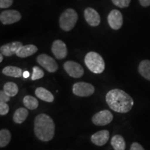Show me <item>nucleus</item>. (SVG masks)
<instances>
[{
	"label": "nucleus",
	"mask_w": 150,
	"mask_h": 150,
	"mask_svg": "<svg viewBox=\"0 0 150 150\" xmlns=\"http://www.w3.org/2000/svg\"><path fill=\"white\" fill-rule=\"evenodd\" d=\"M73 93L79 97H88L95 93V87L86 82H77L73 85Z\"/></svg>",
	"instance_id": "5"
},
{
	"label": "nucleus",
	"mask_w": 150,
	"mask_h": 150,
	"mask_svg": "<svg viewBox=\"0 0 150 150\" xmlns=\"http://www.w3.org/2000/svg\"><path fill=\"white\" fill-rule=\"evenodd\" d=\"M55 125L53 120L45 113L39 114L35 118L34 133L40 140L48 142L54 138Z\"/></svg>",
	"instance_id": "2"
},
{
	"label": "nucleus",
	"mask_w": 150,
	"mask_h": 150,
	"mask_svg": "<svg viewBox=\"0 0 150 150\" xmlns=\"http://www.w3.org/2000/svg\"><path fill=\"white\" fill-rule=\"evenodd\" d=\"M85 64L88 68L95 74H101L105 69V63L100 54L90 52L85 56Z\"/></svg>",
	"instance_id": "3"
},
{
	"label": "nucleus",
	"mask_w": 150,
	"mask_h": 150,
	"mask_svg": "<svg viewBox=\"0 0 150 150\" xmlns=\"http://www.w3.org/2000/svg\"><path fill=\"white\" fill-rule=\"evenodd\" d=\"M10 96L7 95L4 91H0V102H8L10 100Z\"/></svg>",
	"instance_id": "28"
},
{
	"label": "nucleus",
	"mask_w": 150,
	"mask_h": 150,
	"mask_svg": "<svg viewBox=\"0 0 150 150\" xmlns=\"http://www.w3.org/2000/svg\"><path fill=\"white\" fill-rule=\"evenodd\" d=\"M11 139V132L8 129H1L0 131V147H4L8 145Z\"/></svg>",
	"instance_id": "22"
},
{
	"label": "nucleus",
	"mask_w": 150,
	"mask_h": 150,
	"mask_svg": "<svg viewBox=\"0 0 150 150\" xmlns=\"http://www.w3.org/2000/svg\"><path fill=\"white\" fill-rule=\"evenodd\" d=\"M28 115H29V112L25 108H18L14 112L13 121L17 124H22L27 119Z\"/></svg>",
	"instance_id": "20"
},
{
	"label": "nucleus",
	"mask_w": 150,
	"mask_h": 150,
	"mask_svg": "<svg viewBox=\"0 0 150 150\" xmlns=\"http://www.w3.org/2000/svg\"><path fill=\"white\" fill-rule=\"evenodd\" d=\"M112 119L113 115L109 110H103L95 114L92 118V121L97 126H105L111 122Z\"/></svg>",
	"instance_id": "9"
},
{
	"label": "nucleus",
	"mask_w": 150,
	"mask_h": 150,
	"mask_svg": "<svg viewBox=\"0 0 150 150\" xmlns=\"http://www.w3.org/2000/svg\"><path fill=\"white\" fill-rule=\"evenodd\" d=\"M130 150H145V149L138 142H134L131 146Z\"/></svg>",
	"instance_id": "29"
},
{
	"label": "nucleus",
	"mask_w": 150,
	"mask_h": 150,
	"mask_svg": "<svg viewBox=\"0 0 150 150\" xmlns=\"http://www.w3.org/2000/svg\"><path fill=\"white\" fill-rule=\"evenodd\" d=\"M110 143L115 150H125L126 148L125 140L120 135H115L112 137Z\"/></svg>",
	"instance_id": "19"
},
{
	"label": "nucleus",
	"mask_w": 150,
	"mask_h": 150,
	"mask_svg": "<svg viewBox=\"0 0 150 150\" xmlns=\"http://www.w3.org/2000/svg\"><path fill=\"white\" fill-rule=\"evenodd\" d=\"M108 22L110 28L114 30H118L122 27L123 24V17L121 12L117 9H114L110 12L108 16Z\"/></svg>",
	"instance_id": "10"
},
{
	"label": "nucleus",
	"mask_w": 150,
	"mask_h": 150,
	"mask_svg": "<svg viewBox=\"0 0 150 150\" xmlns=\"http://www.w3.org/2000/svg\"><path fill=\"white\" fill-rule=\"evenodd\" d=\"M21 18V13L16 10H6L0 14L1 22L5 25L16 23L20 21Z\"/></svg>",
	"instance_id": "7"
},
{
	"label": "nucleus",
	"mask_w": 150,
	"mask_h": 150,
	"mask_svg": "<svg viewBox=\"0 0 150 150\" xmlns=\"http://www.w3.org/2000/svg\"><path fill=\"white\" fill-rule=\"evenodd\" d=\"M35 94L37 97H38L41 100L45 101V102H52L54 99V95H52L51 92L42 87L37 88L35 91Z\"/></svg>",
	"instance_id": "16"
},
{
	"label": "nucleus",
	"mask_w": 150,
	"mask_h": 150,
	"mask_svg": "<svg viewBox=\"0 0 150 150\" xmlns=\"http://www.w3.org/2000/svg\"><path fill=\"white\" fill-rule=\"evenodd\" d=\"M139 2L143 7H148L150 6V0H139Z\"/></svg>",
	"instance_id": "30"
},
{
	"label": "nucleus",
	"mask_w": 150,
	"mask_h": 150,
	"mask_svg": "<svg viewBox=\"0 0 150 150\" xmlns=\"http://www.w3.org/2000/svg\"><path fill=\"white\" fill-rule=\"evenodd\" d=\"M3 54H0V63H1V62H2V61H3Z\"/></svg>",
	"instance_id": "32"
},
{
	"label": "nucleus",
	"mask_w": 150,
	"mask_h": 150,
	"mask_svg": "<svg viewBox=\"0 0 150 150\" xmlns=\"http://www.w3.org/2000/svg\"><path fill=\"white\" fill-rule=\"evenodd\" d=\"M4 91L10 97H14L18 93V86L13 82H7L4 86Z\"/></svg>",
	"instance_id": "23"
},
{
	"label": "nucleus",
	"mask_w": 150,
	"mask_h": 150,
	"mask_svg": "<svg viewBox=\"0 0 150 150\" xmlns=\"http://www.w3.org/2000/svg\"><path fill=\"white\" fill-rule=\"evenodd\" d=\"M9 111V106L6 102H0V115H5Z\"/></svg>",
	"instance_id": "26"
},
{
	"label": "nucleus",
	"mask_w": 150,
	"mask_h": 150,
	"mask_svg": "<svg viewBox=\"0 0 150 150\" xmlns=\"http://www.w3.org/2000/svg\"><path fill=\"white\" fill-rule=\"evenodd\" d=\"M38 52V47L34 45H22L17 52L16 55L20 58H27Z\"/></svg>",
	"instance_id": "15"
},
{
	"label": "nucleus",
	"mask_w": 150,
	"mask_h": 150,
	"mask_svg": "<svg viewBox=\"0 0 150 150\" xmlns=\"http://www.w3.org/2000/svg\"><path fill=\"white\" fill-rule=\"evenodd\" d=\"M52 52L57 59L61 60L65 59L67 55L66 45L61 40H56L52 44Z\"/></svg>",
	"instance_id": "11"
},
{
	"label": "nucleus",
	"mask_w": 150,
	"mask_h": 150,
	"mask_svg": "<svg viewBox=\"0 0 150 150\" xmlns=\"http://www.w3.org/2000/svg\"><path fill=\"white\" fill-rule=\"evenodd\" d=\"M13 0H0V8H7L12 6Z\"/></svg>",
	"instance_id": "27"
},
{
	"label": "nucleus",
	"mask_w": 150,
	"mask_h": 150,
	"mask_svg": "<svg viewBox=\"0 0 150 150\" xmlns=\"http://www.w3.org/2000/svg\"><path fill=\"white\" fill-rule=\"evenodd\" d=\"M2 73L6 76L20 78L23 75L22 69L15 66H6L2 70Z\"/></svg>",
	"instance_id": "18"
},
{
	"label": "nucleus",
	"mask_w": 150,
	"mask_h": 150,
	"mask_svg": "<svg viewBox=\"0 0 150 150\" xmlns=\"http://www.w3.org/2000/svg\"><path fill=\"white\" fill-rule=\"evenodd\" d=\"M43 76H44V72L42 69L37 66L33 67V74L31 76V79L33 81L38 80L42 78Z\"/></svg>",
	"instance_id": "24"
},
{
	"label": "nucleus",
	"mask_w": 150,
	"mask_h": 150,
	"mask_svg": "<svg viewBox=\"0 0 150 150\" xmlns=\"http://www.w3.org/2000/svg\"><path fill=\"white\" fill-rule=\"evenodd\" d=\"M106 101L112 110L120 113L130 111L134 104L132 97L120 89L110 91L106 94Z\"/></svg>",
	"instance_id": "1"
},
{
	"label": "nucleus",
	"mask_w": 150,
	"mask_h": 150,
	"mask_svg": "<svg viewBox=\"0 0 150 150\" xmlns=\"http://www.w3.org/2000/svg\"><path fill=\"white\" fill-rule=\"evenodd\" d=\"M109 139V132L107 130H102L95 133L91 136V141L97 146H103Z\"/></svg>",
	"instance_id": "14"
},
{
	"label": "nucleus",
	"mask_w": 150,
	"mask_h": 150,
	"mask_svg": "<svg viewBox=\"0 0 150 150\" xmlns=\"http://www.w3.org/2000/svg\"><path fill=\"white\" fill-rule=\"evenodd\" d=\"M22 76H23V77L24 79H27V78L29 77L30 74H29V72H28V71H24V72H23V75H22Z\"/></svg>",
	"instance_id": "31"
},
{
	"label": "nucleus",
	"mask_w": 150,
	"mask_h": 150,
	"mask_svg": "<svg viewBox=\"0 0 150 150\" xmlns=\"http://www.w3.org/2000/svg\"><path fill=\"white\" fill-rule=\"evenodd\" d=\"M138 72L140 75L146 79L150 81V61L143 60L138 66Z\"/></svg>",
	"instance_id": "17"
},
{
	"label": "nucleus",
	"mask_w": 150,
	"mask_h": 150,
	"mask_svg": "<svg viewBox=\"0 0 150 150\" xmlns=\"http://www.w3.org/2000/svg\"><path fill=\"white\" fill-rule=\"evenodd\" d=\"M112 4L120 8H126L128 7L131 3V0H111Z\"/></svg>",
	"instance_id": "25"
},
{
	"label": "nucleus",
	"mask_w": 150,
	"mask_h": 150,
	"mask_svg": "<svg viewBox=\"0 0 150 150\" xmlns=\"http://www.w3.org/2000/svg\"><path fill=\"white\" fill-rule=\"evenodd\" d=\"M23 45L21 42L16 41L4 45L0 47L1 54L6 56H11L13 54H16L18 50Z\"/></svg>",
	"instance_id": "13"
},
{
	"label": "nucleus",
	"mask_w": 150,
	"mask_h": 150,
	"mask_svg": "<svg viewBox=\"0 0 150 150\" xmlns=\"http://www.w3.org/2000/svg\"><path fill=\"white\" fill-rule=\"evenodd\" d=\"M37 62L39 65L44 67L50 72H55L58 70V64L55 60L47 54H40L37 57Z\"/></svg>",
	"instance_id": "6"
},
{
	"label": "nucleus",
	"mask_w": 150,
	"mask_h": 150,
	"mask_svg": "<svg viewBox=\"0 0 150 150\" xmlns=\"http://www.w3.org/2000/svg\"><path fill=\"white\" fill-rule=\"evenodd\" d=\"M78 18L79 16L76 11L72 8H67L60 16V27L63 31H70L75 27Z\"/></svg>",
	"instance_id": "4"
},
{
	"label": "nucleus",
	"mask_w": 150,
	"mask_h": 150,
	"mask_svg": "<svg viewBox=\"0 0 150 150\" xmlns=\"http://www.w3.org/2000/svg\"><path fill=\"white\" fill-rule=\"evenodd\" d=\"M84 18L86 22L91 27H97L101 22V18L98 12L91 7L85 9Z\"/></svg>",
	"instance_id": "12"
},
{
	"label": "nucleus",
	"mask_w": 150,
	"mask_h": 150,
	"mask_svg": "<svg viewBox=\"0 0 150 150\" xmlns=\"http://www.w3.org/2000/svg\"><path fill=\"white\" fill-rule=\"evenodd\" d=\"M23 103L25 107L30 110L36 109L38 106V101L37 99L30 95H27L24 97Z\"/></svg>",
	"instance_id": "21"
},
{
	"label": "nucleus",
	"mask_w": 150,
	"mask_h": 150,
	"mask_svg": "<svg viewBox=\"0 0 150 150\" xmlns=\"http://www.w3.org/2000/svg\"><path fill=\"white\" fill-rule=\"evenodd\" d=\"M63 67L65 72L73 78H79L84 74L83 67L75 61H66L63 64Z\"/></svg>",
	"instance_id": "8"
}]
</instances>
